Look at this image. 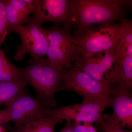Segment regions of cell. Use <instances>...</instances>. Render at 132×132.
<instances>
[{
    "label": "cell",
    "mask_w": 132,
    "mask_h": 132,
    "mask_svg": "<svg viewBox=\"0 0 132 132\" xmlns=\"http://www.w3.org/2000/svg\"><path fill=\"white\" fill-rule=\"evenodd\" d=\"M51 109L32 96L26 89L2 110L17 129L32 121L49 116Z\"/></svg>",
    "instance_id": "obj_6"
},
{
    "label": "cell",
    "mask_w": 132,
    "mask_h": 132,
    "mask_svg": "<svg viewBox=\"0 0 132 132\" xmlns=\"http://www.w3.org/2000/svg\"><path fill=\"white\" fill-rule=\"evenodd\" d=\"M62 81L58 92L72 91L85 101H98L113 95L112 87L96 80L74 67L62 71Z\"/></svg>",
    "instance_id": "obj_5"
},
{
    "label": "cell",
    "mask_w": 132,
    "mask_h": 132,
    "mask_svg": "<svg viewBox=\"0 0 132 132\" xmlns=\"http://www.w3.org/2000/svg\"><path fill=\"white\" fill-rule=\"evenodd\" d=\"M9 118L3 110H0V125L7 124L10 122Z\"/></svg>",
    "instance_id": "obj_22"
},
{
    "label": "cell",
    "mask_w": 132,
    "mask_h": 132,
    "mask_svg": "<svg viewBox=\"0 0 132 132\" xmlns=\"http://www.w3.org/2000/svg\"><path fill=\"white\" fill-rule=\"evenodd\" d=\"M108 85L119 86L131 91L132 88V57H117Z\"/></svg>",
    "instance_id": "obj_12"
},
{
    "label": "cell",
    "mask_w": 132,
    "mask_h": 132,
    "mask_svg": "<svg viewBox=\"0 0 132 132\" xmlns=\"http://www.w3.org/2000/svg\"><path fill=\"white\" fill-rule=\"evenodd\" d=\"M3 1L5 4L8 34L14 32V29L17 27L23 26L26 23L28 24L30 18L24 16L13 7L8 0H3Z\"/></svg>",
    "instance_id": "obj_16"
},
{
    "label": "cell",
    "mask_w": 132,
    "mask_h": 132,
    "mask_svg": "<svg viewBox=\"0 0 132 132\" xmlns=\"http://www.w3.org/2000/svg\"><path fill=\"white\" fill-rule=\"evenodd\" d=\"M30 65L19 68L21 79L34 89L36 97L48 108L58 106L55 94L62 81V71L52 67L46 59L31 58Z\"/></svg>",
    "instance_id": "obj_2"
},
{
    "label": "cell",
    "mask_w": 132,
    "mask_h": 132,
    "mask_svg": "<svg viewBox=\"0 0 132 132\" xmlns=\"http://www.w3.org/2000/svg\"><path fill=\"white\" fill-rule=\"evenodd\" d=\"M8 35L5 4L3 0H0V51Z\"/></svg>",
    "instance_id": "obj_18"
},
{
    "label": "cell",
    "mask_w": 132,
    "mask_h": 132,
    "mask_svg": "<svg viewBox=\"0 0 132 132\" xmlns=\"http://www.w3.org/2000/svg\"><path fill=\"white\" fill-rule=\"evenodd\" d=\"M74 23L78 26L75 37L80 35L95 24L124 20L126 7L131 1L69 0Z\"/></svg>",
    "instance_id": "obj_1"
},
{
    "label": "cell",
    "mask_w": 132,
    "mask_h": 132,
    "mask_svg": "<svg viewBox=\"0 0 132 132\" xmlns=\"http://www.w3.org/2000/svg\"><path fill=\"white\" fill-rule=\"evenodd\" d=\"M86 124L87 132H98L95 128L93 126L92 123H84Z\"/></svg>",
    "instance_id": "obj_24"
},
{
    "label": "cell",
    "mask_w": 132,
    "mask_h": 132,
    "mask_svg": "<svg viewBox=\"0 0 132 132\" xmlns=\"http://www.w3.org/2000/svg\"><path fill=\"white\" fill-rule=\"evenodd\" d=\"M122 38L120 23L109 22L96 28L91 27L81 35L73 37L77 48L76 57L86 59L104 51H119Z\"/></svg>",
    "instance_id": "obj_3"
},
{
    "label": "cell",
    "mask_w": 132,
    "mask_h": 132,
    "mask_svg": "<svg viewBox=\"0 0 132 132\" xmlns=\"http://www.w3.org/2000/svg\"><path fill=\"white\" fill-rule=\"evenodd\" d=\"M21 79L19 68L9 61L5 52L1 50L0 51V82H16Z\"/></svg>",
    "instance_id": "obj_15"
},
{
    "label": "cell",
    "mask_w": 132,
    "mask_h": 132,
    "mask_svg": "<svg viewBox=\"0 0 132 132\" xmlns=\"http://www.w3.org/2000/svg\"><path fill=\"white\" fill-rule=\"evenodd\" d=\"M33 14L28 24L41 26L52 22L69 27L74 24L69 0H37Z\"/></svg>",
    "instance_id": "obj_8"
},
{
    "label": "cell",
    "mask_w": 132,
    "mask_h": 132,
    "mask_svg": "<svg viewBox=\"0 0 132 132\" xmlns=\"http://www.w3.org/2000/svg\"><path fill=\"white\" fill-rule=\"evenodd\" d=\"M123 38L121 44H132V22L124 19L121 22Z\"/></svg>",
    "instance_id": "obj_20"
},
{
    "label": "cell",
    "mask_w": 132,
    "mask_h": 132,
    "mask_svg": "<svg viewBox=\"0 0 132 132\" xmlns=\"http://www.w3.org/2000/svg\"><path fill=\"white\" fill-rule=\"evenodd\" d=\"M14 8L24 16L29 18L34 10L37 0H8Z\"/></svg>",
    "instance_id": "obj_17"
},
{
    "label": "cell",
    "mask_w": 132,
    "mask_h": 132,
    "mask_svg": "<svg viewBox=\"0 0 132 132\" xmlns=\"http://www.w3.org/2000/svg\"><path fill=\"white\" fill-rule=\"evenodd\" d=\"M70 27L64 26L45 29L49 42L47 60L60 71L72 68L77 55V46L70 34Z\"/></svg>",
    "instance_id": "obj_4"
},
{
    "label": "cell",
    "mask_w": 132,
    "mask_h": 132,
    "mask_svg": "<svg viewBox=\"0 0 132 132\" xmlns=\"http://www.w3.org/2000/svg\"><path fill=\"white\" fill-rule=\"evenodd\" d=\"M14 32L19 35L21 40V44L16 47L14 57L16 61L23 60L27 53L32 59L42 58L47 55L49 42L46 32L41 26L27 24L17 27Z\"/></svg>",
    "instance_id": "obj_7"
},
{
    "label": "cell",
    "mask_w": 132,
    "mask_h": 132,
    "mask_svg": "<svg viewBox=\"0 0 132 132\" xmlns=\"http://www.w3.org/2000/svg\"><path fill=\"white\" fill-rule=\"evenodd\" d=\"M28 85L22 79L16 82H0V105H7L27 89Z\"/></svg>",
    "instance_id": "obj_13"
},
{
    "label": "cell",
    "mask_w": 132,
    "mask_h": 132,
    "mask_svg": "<svg viewBox=\"0 0 132 132\" xmlns=\"http://www.w3.org/2000/svg\"><path fill=\"white\" fill-rule=\"evenodd\" d=\"M81 122L73 121L72 123L73 128L75 132H87L86 124L84 123L81 125Z\"/></svg>",
    "instance_id": "obj_21"
},
{
    "label": "cell",
    "mask_w": 132,
    "mask_h": 132,
    "mask_svg": "<svg viewBox=\"0 0 132 132\" xmlns=\"http://www.w3.org/2000/svg\"><path fill=\"white\" fill-rule=\"evenodd\" d=\"M50 115L54 117L58 123L62 121H78L92 123L101 124L104 119L102 113H92L85 112L78 110L73 105L64 106H57L52 109Z\"/></svg>",
    "instance_id": "obj_11"
},
{
    "label": "cell",
    "mask_w": 132,
    "mask_h": 132,
    "mask_svg": "<svg viewBox=\"0 0 132 132\" xmlns=\"http://www.w3.org/2000/svg\"><path fill=\"white\" fill-rule=\"evenodd\" d=\"M56 119L51 115L32 121L10 132H54Z\"/></svg>",
    "instance_id": "obj_14"
},
{
    "label": "cell",
    "mask_w": 132,
    "mask_h": 132,
    "mask_svg": "<svg viewBox=\"0 0 132 132\" xmlns=\"http://www.w3.org/2000/svg\"><path fill=\"white\" fill-rule=\"evenodd\" d=\"M8 131V128L5 127L2 125H0V132H7Z\"/></svg>",
    "instance_id": "obj_25"
},
{
    "label": "cell",
    "mask_w": 132,
    "mask_h": 132,
    "mask_svg": "<svg viewBox=\"0 0 132 132\" xmlns=\"http://www.w3.org/2000/svg\"><path fill=\"white\" fill-rule=\"evenodd\" d=\"M114 98L112 100V114H107L110 120L121 128H132V95L130 90L119 86H111Z\"/></svg>",
    "instance_id": "obj_10"
},
{
    "label": "cell",
    "mask_w": 132,
    "mask_h": 132,
    "mask_svg": "<svg viewBox=\"0 0 132 132\" xmlns=\"http://www.w3.org/2000/svg\"><path fill=\"white\" fill-rule=\"evenodd\" d=\"M104 119L102 123L101 128L104 132H132L131 130L121 128L116 123L110 120L106 114H103Z\"/></svg>",
    "instance_id": "obj_19"
},
{
    "label": "cell",
    "mask_w": 132,
    "mask_h": 132,
    "mask_svg": "<svg viewBox=\"0 0 132 132\" xmlns=\"http://www.w3.org/2000/svg\"><path fill=\"white\" fill-rule=\"evenodd\" d=\"M119 51V50L104 51L86 59L76 57L74 62L75 67L96 80L109 86V77L113 70Z\"/></svg>",
    "instance_id": "obj_9"
},
{
    "label": "cell",
    "mask_w": 132,
    "mask_h": 132,
    "mask_svg": "<svg viewBox=\"0 0 132 132\" xmlns=\"http://www.w3.org/2000/svg\"><path fill=\"white\" fill-rule=\"evenodd\" d=\"M59 132H75L72 125V121H67V123L65 126Z\"/></svg>",
    "instance_id": "obj_23"
}]
</instances>
